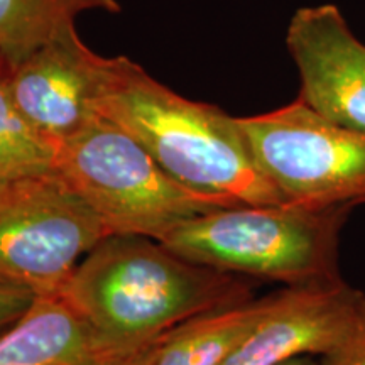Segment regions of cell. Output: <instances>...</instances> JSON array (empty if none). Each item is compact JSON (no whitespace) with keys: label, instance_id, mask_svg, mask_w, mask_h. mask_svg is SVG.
Wrapping results in <instances>:
<instances>
[{"label":"cell","instance_id":"1","mask_svg":"<svg viewBox=\"0 0 365 365\" xmlns=\"http://www.w3.org/2000/svg\"><path fill=\"white\" fill-rule=\"evenodd\" d=\"M59 296L100 354L134 352L186 319L254 298L247 276L195 264L159 240L107 235L73 269Z\"/></svg>","mask_w":365,"mask_h":365},{"label":"cell","instance_id":"2","mask_svg":"<svg viewBox=\"0 0 365 365\" xmlns=\"http://www.w3.org/2000/svg\"><path fill=\"white\" fill-rule=\"evenodd\" d=\"M95 112L190 188L232 205L289 203L255 161L239 118L185 98L127 56L108 58Z\"/></svg>","mask_w":365,"mask_h":365},{"label":"cell","instance_id":"3","mask_svg":"<svg viewBox=\"0 0 365 365\" xmlns=\"http://www.w3.org/2000/svg\"><path fill=\"white\" fill-rule=\"evenodd\" d=\"M354 207L235 205L185 222L161 244L195 264L286 286L340 281V234Z\"/></svg>","mask_w":365,"mask_h":365},{"label":"cell","instance_id":"4","mask_svg":"<svg viewBox=\"0 0 365 365\" xmlns=\"http://www.w3.org/2000/svg\"><path fill=\"white\" fill-rule=\"evenodd\" d=\"M56 173L108 235L163 242L191 218L235 205L182 185L124 129L95 115L58 144Z\"/></svg>","mask_w":365,"mask_h":365},{"label":"cell","instance_id":"5","mask_svg":"<svg viewBox=\"0 0 365 365\" xmlns=\"http://www.w3.org/2000/svg\"><path fill=\"white\" fill-rule=\"evenodd\" d=\"M105 230L80 195L54 173L0 181V282L58 294Z\"/></svg>","mask_w":365,"mask_h":365},{"label":"cell","instance_id":"6","mask_svg":"<svg viewBox=\"0 0 365 365\" xmlns=\"http://www.w3.org/2000/svg\"><path fill=\"white\" fill-rule=\"evenodd\" d=\"M239 122L255 161L289 203L365 205V132L328 120L299 98Z\"/></svg>","mask_w":365,"mask_h":365},{"label":"cell","instance_id":"7","mask_svg":"<svg viewBox=\"0 0 365 365\" xmlns=\"http://www.w3.org/2000/svg\"><path fill=\"white\" fill-rule=\"evenodd\" d=\"M108 58L81 41L68 26L9 68V86L27 120L53 143L78 132L97 115Z\"/></svg>","mask_w":365,"mask_h":365},{"label":"cell","instance_id":"8","mask_svg":"<svg viewBox=\"0 0 365 365\" xmlns=\"http://www.w3.org/2000/svg\"><path fill=\"white\" fill-rule=\"evenodd\" d=\"M286 46L299 73L301 102L335 124L365 132V44L340 9H298Z\"/></svg>","mask_w":365,"mask_h":365},{"label":"cell","instance_id":"9","mask_svg":"<svg viewBox=\"0 0 365 365\" xmlns=\"http://www.w3.org/2000/svg\"><path fill=\"white\" fill-rule=\"evenodd\" d=\"M364 309L365 293L344 279L286 286L222 365H282L303 355L322 357L354 330Z\"/></svg>","mask_w":365,"mask_h":365},{"label":"cell","instance_id":"10","mask_svg":"<svg viewBox=\"0 0 365 365\" xmlns=\"http://www.w3.org/2000/svg\"><path fill=\"white\" fill-rule=\"evenodd\" d=\"M100 357L88 327L59 294L38 296L0 331V365H90Z\"/></svg>","mask_w":365,"mask_h":365},{"label":"cell","instance_id":"11","mask_svg":"<svg viewBox=\"0 0 365 365\" xmlns=\"http://www.w3.org/2000/svg\"><path fill=\"white\" fill-rule=\"evenodd\" d=\"M279 291L212 309L163 333L150 346L149 365H222L276 304Z\"/></svg>","mask_w":365,"mask_h":365},{"label":"cell","instance_id":"12","mask_svg":"<svg viewBox=\"0 0 365 365\" xmlns=\"http://www.w3.org/2000/svg\"><path fill=\"white\" fill-rule=\"evenodd\" d=\"M97 9L120 12L117 0H0V53L12 65Z\"/></svg>","mask_w":365,"mask_h":365},{"label":"cell","instance_id":"13","mask_svg":"<svg viewBox=\"0 0 365 365\" xmlns=\"http://www.w3.org/2000/svg\"><path fill=\"white\" fill-rule=\"evenodd\" d=\"M11 63L0 53V173L7 178L56 171L58 144L27 120L9 86Z\"/></svg>","mask_w":365,"mask_h":365},{"label":"cell","instance_id":"14","mask_svg":"<svg viewBox=\"0 0 365 365\" xmlns=\"http://www.w3.org/2000/svg\"><path fill=\"white\" fill-rule=\"evenodd\" d=\"M318 365H365V309L354 330L330 352L323 354Z\"/></svg>","mask_w":365,"mask_h":365},{"label":"cell","instance_id":"15","mask_svg":"<svg viewBox=\"0 0 365 365\" xmlns=\"http://www.w3.org/2000/svg\"><path fill=\"white\" fill-rule=\"evenodd\" d=\"M38 294L26 287L0 282V331L16 323L31 308Z\"/></svg>","mask_w":365,"mask_h":365},{"label":"cell","instance_id":"16","mask_svg":"<svg viewBox=\"0 0 365 365\" xmlns=\"http://www.w3.org/2000/svg\"><path fill=\"white\" fill-rule=\"evenodd\" d=\"M150 346H153V341L149 345L143 346V349L134 350V352L103 355V357L97 359L90 365H149Z\"/></svg>","mask_w":365,"mask_h":365},{"label":"cell","instance_id":"17","mask_svg":"<svg viewBox=\"0 0 365 365\" xmlns=\"http://www.w3.org/2000/svg\"><path fill=\"white\" fill-rule=\"evenodd\" d=\"M282 365H318V362L313 359V355H303V357L287 360V362H284Z\"/></svg>","mask_w":365,"mask_h":365},{"label":"cell","instance_id":"18","mask_svg":"<svg viewBox=\"0 0 365 365\" xmlns=\"http://www.w3.org/2000/svg\"><path fill=\"white\" fill-rule=\"evenodd\" d=\"M2 180H7V176H4L2 173H0V181H2Z\"/></svg>","mask_w":365,"mask_h":365}]
</instances>
